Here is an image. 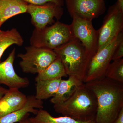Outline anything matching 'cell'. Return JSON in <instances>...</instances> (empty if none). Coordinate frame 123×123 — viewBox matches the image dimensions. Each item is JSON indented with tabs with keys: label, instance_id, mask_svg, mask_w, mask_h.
<instances>
[{
	"label": "cell",
	"instance_id": "cell-13",
	"mask_svg": "<svg viewBox=\"0 0 123 123\" xmlns=\"http://www.w3.org/2000/svg\"><path fill=\"white\" fill-rule=\"evenodd\" d=\"M43 102L36 98L35 95L27 96V100L24 107L17 111L0 117V123H14L26 119L30 113L36 115L39 109L43 108Z\"/></svg>",
	"mask_w": 123,
	"mask_h": 123
},
{
	"label": "cell",
	"instance_id": "cell-18",
	"mask_svg": "<svg viewBox=\"0 0 123 123\" xmlns=\"http://www.w3.org/2000/svg\"><path fill=\"white\" fill-rule=\"evenodd\" d=\"M67 76L63 64L59 58L57 57L49 66L38 73L35 80L36 81L40 80H53L62 78Z\"/></svg>",
	"mask_w": 123,
	"mask_h": 123
},
{
	"label": "cell",
	"instance_id": "cell-6",
	"mask_svg": "<svg viewBox=\"0 0 123 123\" xmlns=\"http://www.w3.org/2000/svg\"><path fill=\"white\" fill-rule=\"evenodd\" d=\"M123 40V31L120 32L106 46L97 52L88 65L84 83L105 77L115 51Z\"/></svg>",
	"mask_w": 123,
	"mask_h": 123
},
{
	"label": "cell",
	"instance_id": "cell-7",
	"mask_svg": "<svg viewBox=\"0 0 123 123\" xmlns=\"http://www.w3.org/2000/svg\"><path fill=\"white\" fill-rule=\"evenodd\" d=\"M97 51L106 46L120 32L123 31V6L117 1L110 6L98 30Z\"/></svg>",
	"mask_w": 123,
	"mask_h": 123
},
{
	"label": "cell",
	"instance_id": "cell-12",
	"mask_svg": "<svg viewBox=\"0 0 123 123\" xmlns=\"http://www.w3.org/2000/svg\"><path fill=\"white\" fill-rule=\"evenodd\" d=\"M27 100V96L19 89L9 88L0 100V117L20 110Z\"/></svg>",
	"mask_w": 123,
	"mask_h": 123
},
{
	"label": "cell",
	"instance_id": "cell-21",
	"mask_svg": "<svg viewBox=\"0 0 123 123\" xmlns=\"http://www.w3.org/2000/svg\"><path fill=\"white\" fill-rule=\"evenodd\" d=\"M28 4L34 5H42L49 2H52L57 4L63 6L64 0H23Z\"/></svg>",
	"mask_w": 123,
	"mask_h": 123
},
{
	"label": "cell",
	"instance_id": "cell-16",
	"mask_svg": "<svg viewBox=\"0 0 123 123\" xmlns=\"http://www.w3.org/2000/svg\"><path fill=\"white\" fill-rule=\"evenodd\" d=\"M62 79L59 78L36 81V98L43 101L53 97L57 92Z\"/></svg>",
	"mask_w": 123,
	"mask_h": 123
},
{
	"label": "cell",
	"instance_id": "cell-14",
	"mask_svg": "<svg viewBox=\"0 0 123 123\" xmlns=\"http://www.w3.org/2000/svg\"><path fill=\"white\" fill-rule=\"evenodd\" d=\"M28 5L23 0H0V30L10 18L26 13Z\"/></svg>",
	"mask_w": 123,
	"mask_h": 123
},
{
	"label": "cell",
	"instance_id": "cell-23",
	"mask_svg": "<svg viewBox=\"0 0 123 123\" xmlns=\"http://www.w3.org/2000/svg\"><path fill=\"white\" fill-rule=\"evenodd\" d=\"M112 123H123V108L117 118Z\"/></svg>",
	"mask_w": 123,
	"mask_h": 123
},
{
	"label": "cell",
	"instance_id": "cell-22",
	"mask_svg": "<svg viewBox=\"0 0 123 123\" xmlns=\"http://www.w3.org/2000/svg\"><path fill=\"white\" fill-rule=\"evenodd\" d=\"M123 56V40L120 42L117 47L112 56V60L115 61L121 59Z\"/></svg>",
	"mask_w": 123,
	"mask_h": 123
},
{
	"label": "cell",
	"instance_id": "cell-24",
	"mask_svg": "<svg viewBox=\"0 0 123 123\" xmlns=\"http://www.w3.org/2000/svg\"><path fill=\"white\" fill-rule=\"evenodd\" d=\"M8 90L0 85V100L7 92Z\"/></svg>",
	"mask_w": 123,
	"mask_h": 123
},
{
	"label": "cell",
	"instance_id": "cell-20",
	"mask_svg": "<svg viewBox=\"0 0 123 123\" xmlns=\"http://www.w3.org/2000/svg\"><path fill=\"white\" fill-rule=\"evenodd\" d=\"M105 76L123 84V59L114 61L109 64Z\"/></svg>",
	"mask_w": 123,
	"mask_h": 123
},
{
	"label": "cell",
	"instance_id": "cell-8",
	"mask_svg": "<svg viewBox=\"0 0 123 123\" xmlns=\"http://www.w3.org/2000/svg\"><path fill=\"white\" fill-rule=\"evenodd\" d=\"M26 13L31 17L35 29H42L52 25L61 18L63 14L62 6L52 2L42 5L28 4Z\"/></svg>",
	"mask_w": 123,
	"mask_h": 123
},
{
	"label": "cell",
	"instance_id": "cell-19",
	"mask_svg": "<svg viewBox=\"0 0 123 123\" xmlns=\"http://www.w3.org/2000/svg\"><path fill=\"white\" fill-rule=\"evenodd\" d=\"M23 43V38L16 29L6 31L0 30V63L2 55L8 48L13 44L21 46Z\"/></svg>",
	"mask_w": 123,
	"mask_h": 123
},
{
	"label": "cell",
	"instance_id": "cell-1",
	"mask_svg": "<svg viewBox=\"0 0 123 123\" xmlns=\"http://www.w3.org/2000/svg\"><path fill=\"white\" fill-rule=\"evenodd\" d=\"M85 83L97 99V123H112L123 108V84L104 77Z\"/></svg>",
	"mask_w": 123,
	"mask_h": 123
},
{
	"label": "cell",
	"instance_id": "cell-25",
	"mask_svg": "<svg viewBox=\"0 0 123 123\" xmlns=\"http://www.w3.org/2000/svg\"><path fill=\"white\" fill-rule=\"evenodd\" d=\"M31 123L29 121V119H25L22 120V121H19V122H16V123Z\"/></svg>",
	"mask_w": 123,
	"mask_h": 123
},
{
	"label": "cell",
	"instance_id": "cell-11",
	"mask_svg": "<svg viewBox=\"0 0 123 123\" xmlns=\"http://www.w3.org/2000/svg\"><path fill=\"white\" fill-rule=\"evenodd\" d=\"M15 49L14 48L4 61L0 63V85L7 86L9 88L18 89L26 88L30 84L29 79L22 77L15 72L13 67Z\"/></svg>",
	"mask_w": 123,
	"mask_h": 123
},
{
	"label": "cell",
	"instance_id": "cell-4",
	"mask_svg": "<svg viewBox=\"0 0 123 123\" xmlns=\"http://www.w3.org/2000/svg\"><path fill=\"white\" fill-rule=\"evenodd\" d=\"M73 38L70 25L57 21L43 29H34L30 43L31 46L54 50Z\"/></svg>",
	"mask_w": 123,
	"mask_h": 123
},
{
	"label": "cell",
	"instance_id": "cell-2",
	"mask_svg": "<svg viewBox=\"0 0 123 123\" xmlns=\"http://www.w3.org/2000/svg\"><path fill=\"white\" fill-rule=\"evenodd\" d=\"M97 107L95 95L84 82L67 100L53 105L58 114L81 121L95 120Z\"/></svg>",
	"mask_w": 123,
	"mask_h": 123
},
{
	"label": "cell",
	"instance_id": "cell-9",
	"mask_svg": "<svg viewBox=\"0 0 123 123\" xmlns=\"http://www.w3.org/2000/svg\"><path fill=\"white\" fill-rule=\"evenodd\" d=\"M70 25L74 37L78 40L88 51L95 55L98 49V31L94 29L92 21L75 15L70 16Z\"/></svg>",
	"mask_w": 123,
	"mask_h": 123
},
{
	"label": "cell",
	"instance_id": "cell-15",
	"mask_svg": "<svg viewBox=\"0 0 123 123\" xmlns=\"http://www.w3.org/2000/svg\"><path fill=\"white\" fill-rule=\"evenodd\" d=\"M84 83L76 77L70 76L66 80L62 79L55 94L50 101L53 104L66 101L72 95L78 86Z\"/></svg>",
	"mask_w": 123,
	"mask_h": 123
},
{
	"label": "cell",
	"instance_id": "cell-10",
	"mask_svg": "<svg viewBox=\"0 0 123 123\" xmlns=\"http://www.w3.org/2000/svg\"><path fill=\"white\" fill-rule=\"evenodd\" d=\"M70 16L75 15L86 20H92L103 14L106 7L104 0H65Z\"/></svg>",
	"mask_w": 123,
	"mask_h": 123
},
{
	"label": "cell",
	"instance_id": "cell-17",
	"mask_svg": "<svg viewBox=\"0 0 123 123\" xmlns=\"http://www.w3.org/2000/svg\"><path fill=\"white\" fill-rule=\"evenodd\" d=\"M34 116L28 118L31 123H97L95 120L77 121L66 116L55 117L46 110L39 109Z\"/></svg>",
	"mask_w": 123,
	"mask_h": 123
},
{
	"label": "cell",
	"instance_id": "cell-3",
	"mask_svg": "<svg viewBox=\"0 0 123 123\" xmlns=\"http://www.w3.org/2000/svg\"><path fill=\"white\" fill-rule=\"evenodd\" d=\"M53 51L61 61L67 75L76 77L84 81L88 65L94 55L74 37Z\"/></svg>",
	"mask_w": 123,
	"mask_h": 123
},
{
	"label": "cell",
	"instance_id": "cell-5",
	"mask_svg": "<svg viewBox=\"0 0 123 123\" xmlns=\"http://www.w3.org/2000/svg\"><path fill=\"white\" fill-rule=\"evenodd\" d=\"M26 52L19 53L20 66L23 72L38 73L49 66L57 58L54 51L33 46L25 47Z\"/></svg>",
	"mask_w": 123,
	"mask_h": 123
}]
</instances>
